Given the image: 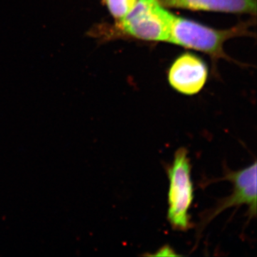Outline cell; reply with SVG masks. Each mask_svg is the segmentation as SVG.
<instances>
[{
    "mask_svg": "<svg viewBox=\"0 0 257 257\" xmlns=\"http://www.w3.org/2000/svg\"><path fill=\"white\" fill-rule=\"evenodd\" d=\"M222 179L231 182L234 185V192L229 197L220 201L207 215L203 218L206 225L221 211L228 208L246 204L248 206L250 217L256 215V162L243 170L226 171Z\"/></svg>",
    "mask_w": 257,
    "mask_h": 257,
    "instance_id": "cell-4",
    "label": "cell"
},
{
    "mask_svg": "<svg viewBox=\"0 0 257 257\" xmlns=\"http://www.w3.org/2000/svg\"><path fill=\"white\" fill-rule=\"evenodd\" d=\"M207 79V69L200 59L184 54L172 64L169 72L172 87L182 94L192 95L204 87Z\"/></svg>",
    "mask_w": 257,
    "mask_h": 257,
    "instance_id": "cell-5",
    "label": "cell"
},
{
    "mask_svg": "<svg viewBox=\"0 0 257 257\" xmlns=\"http://www.w3.org/2000/svg\"><path fill=\"white\" fill-rule=\"evenodd\" d=\"M167 175L170 179L167 219L172 229L187 231L192 227L188 211L194 199V188L187 149L180 148L176 152Z\"/></svg>",
    "mask_w": 257,
    "mask_h": 257,
    "instance_id": "cell-1",
    "label": "cell"
},
{
    "mask_svg": "<svg viewBox=\"0 0 257 257\" xmlns=\"http://www.w3.org/2000/svg\"><path fill=\"white\" fill-rule=\"evenodd\" d=\"M174 16L159 0H138L119 21L120 28L126 35L140 40L168 42Z\"/></svg>",
    "mask_w": 257,
    "mask_h": 257,
    "instance_id": "cell-2",
    "label": "cell"
},
{
    "mask_svg": "<svg viewBox=\"0 0 257 257\" xmlns=\"http://www.w3.org/2000/svg\"><path fill=\"white\" fill-rule=\"evenodd\" d=\"M164 7L228 13L256 14V0H159Z\"/></svg>",
    "mask_w": 257,
    "mask_h": 257,
    "instance_id": "cell-6",
    "label": "cell"
},
{
    "mask_svg": "<svg viewBox=\"0 0 257 257\" xmlns=\"http://www.w3.org/2000/svg\"><path fill=\"white\" fill-rule=\"evenodd\" d=\"M111 15L121 21L133 10L138 0H104Z\"/></svg>",
    "mask_w": 257,
    "mask_h": 257,
    "instance_id": "cell-7",
    "label": "cell"
},
{
    "mask_svg": "<svg viewBox=\"0 0 257 257\" xmlns=\"http://www.w3.org/2000/svg\"><path fill=\"white\" fill-rule=\"evenodd\" d=\"M243 29L238 27L229 30H214L175 15L168 42L200 51L217 58L224 57V42L243 33Z\"/></svg>",
    "mask_w": 257,
    "mask_h": 257,
    "instance_id": "cell-3",
    "label": "cell"
}]
</instances>
